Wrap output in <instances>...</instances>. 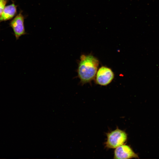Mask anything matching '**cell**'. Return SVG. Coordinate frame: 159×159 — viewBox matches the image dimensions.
Wrapping results in <instances>:
<instances>
[{
  "label": "cell",
  "instance_id": "cell-5",
  "mask_svg": "<svg viewBox=\"0 0 159 159\" xmlns=\"http://www.w3.org/2000/svg\"><path fill=\"white\" fill-rule=\"evenodd\" d=\"M115 159L138 158V156L129 146L122 145L115 148L114 152Z\"/></svg>",
  "mask_w": 159,
  "mask_h": 159
},
{
  "label": "cell",
  "instance_id": "cell-6",
  "mask_svg": "<svg viewBox=\"0 0 159 159\" xmlns=\"http://www.w3.org/2000/svg\"><path fill=\"white\" fill-rule=\"evenodd\" d=\"M17 6L13 0L11 4L5 6L0 15V23L13 19L17 14Z\"/></svg>",
  "mask_w": 159,
  "mask_h": 159
},
{
  "label": "cell",
  "instance_id": "cell-7",
  "mask_svg": "<svg viewBox=\"0 0 159 159\" xmlns=\"http://www.w3.org/2000/svg\"><path fill=\"white\" fill-rule=\"evenodd\" d=\"M9 0H0V15Z\"/></svg>",
  "mask_w": 159,
  "mask_h": 159
},
{
  "label": "cell",
  "instance_id": "cell-1",
  "mask_svg": "<svg viewBox=\"0 0 159 159\" xmlns=\"http://www.w3.org/2000/svg\"><path fill=\"white\" fill-rule=\"evenodd\" d=\"M99 64L98 59L91 54L80 56L77 72L81 84L89 83L94 79Z\"/></svg>",
  "mask_w": 159,
  "mask_h": 159
},
{
  "label": "cell",
  "instance_id": "cell-4",
  "mask_svg": "<svg viewBox=\"0 0 159 159\" xmlns=\"http://www.w3.org/2000/svg\"><path fill=\"white\" fill-rule=\"evenodd\" d=\"M114 77V73L110 68L102 66L97 70L95 77L97 84L105 86L110 84Z\"/></svg>",
  "mask_w": 159,
  "mask_h": 159
},
{
  "label": "cell",
  "instance_id": "cell-2",
  "mask_svg": "<svg viewBox=\"0 0 159 159\" xmlns=\"http://www.w3.org/2000/svg\"><path fill=\"white\" fill-rule=\"evenodd\" d=\"M106 147L109 148H115L124 144L127 139V135L124 131L117 128L106 134Z\"/></svg>",
  "mask_w": 159,
  "mask_h": 159
},
{
  "label": "cell",
  "instance_id": "cell-3",
  "mask_svg": "<svg viewBox=\"0 0 159 159\" xmlns=\"http://www.w3.org/2000/svg\"><path fill=\"white\" fill-rule=\"evenodd\" d=\"M23 11L20 10L19 13L10 21L9 26L13 29L16 40L20 37L27 34L24 25V20L26 16L22 14Z\"/></svg>",
  "mask_w": 159,
  "mask_h": 159
}]
</instances>
